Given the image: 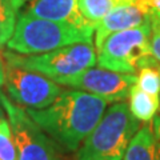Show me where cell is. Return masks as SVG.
<instances>
[{"instance_id": "obj_1", "label": "cell", "mask_w": 160, "mask_h": 160, "mask_svg": "<svg viewBox=\"0 0 160 160\" xmlns=\"http://www.w3.org/2000/svg\"><path fill=\"white\" fill-rule=\"evenodd\" d=\"M107 102L80 89H63L43 109H27L35 123L63 149L78 151L107 109Z\"/></svg>"}, {"instance_id": "obj_2", "label": "cell", "mask_w": 160, "mask_h": 160, "mask_svg": "<svg viewBox=\"0 0 160 160\" xmlns=\"http://www.w3.org/2000/svg\"><path fill=\"white\" fill-rule=\"evenodd\" d=\"M139 129L140 122L131 113L128 103H113L80 144L76 160H123Z\"/></svg>"}, {"instance_id": "obj_3", "label": "cell", "mask_w": 160, "mask_h": 160, "mask_svg": "<svg viewBox=\"0 0 160 160\" xmlns=\"http://www.w3.org/2000/svg\"><path fill=\"white\" fill-rule=\"evenodd\" d=\"M95 28L52 22L22 13L7 46L20 55L46 53L75 43H93Z\"/></svg>"}, {"instance_id": "obj_4", "label": "cell", "mask_w": 160, "mask_h": 160, "mask_svg": "<svg viewBox=\"0 0 160 160\" xmlns=\"http://www.w3.org/2000/svg\"><path fill=\"white\" fill-rule=\"evenodd\" d=\"M151 22L131 29L111 33L96 47L99 67L120 73L138 75L142 68H158L151 55Z\"/></svg>"}, {"instance_id": "obj_5", "label": "cell", "mask_w": 160, "mask_h": 160, "mask_svg": "<svg viewBox=\"0 0 160 160\" xmlns=\"http://www.w3.org/2000/svg\"><path fill=\"white\" fill-rule=\"evenodd\" d=\"M4 59L16 66L35 71L52 79L71 78L96 64V49L93 43H75L46 53L20 55L3 52Z\"/></svg>"}, {"instance_id": "obj_6", "label": "cell", "mask_w": 160, "mask_h": 160, "mask_svg": "<svg viewBox=\"0 0 160 160\" xmlns=\"http://www.w3.org/2000/svg\"><path fill=\"white\" fill-rule=\"evenodd\" d=\"M0 104L7 113L19 160H62L55 142L35 123L26 108L15 104L2 91Z\"/></svg>"}, {"instance_id": "obj_7", "label": "cell", "mask_w": 160, "mask_h": 160, "mask_svg": "<svg viewBox=\"0 0 160 160\" xmlns=\"http://www.w3.org/2000/svg\"><path fill=\"white\" fill-rule=\"evenodd\" d=\"M4 88L15 104L26 109H43L63 92L60 84L44 75L22 68L6 60Z\"/></svg>"}, {"instance_id": "obj_8", "label": "cell", "mask_w": 160, "mask_h": 160, "mask_svg": "<svg viewBox=\"0 0 160 160\" xmlns=\"http://www.w3.org/2000/svg\"><path fill=\"white\" fill-rule=\"evenodd\" d=\"M138 76L131 73H120L102 67H91L82 73L71 78L55 80L60 86L96 95L107 103L124 102L131 88L136 84Z\"/></svg>"}, {"instance_id": "obj_9", "label": "cell", "mask_w": 160, "mask_h": 160, "mask_svg": "<svg viewBox=\"0 0 160 160\" xmlns=\"http://www.w3.org/2000/svg\"><path fill=\"white\" fill-rule=\"evenodd\" d=\"M151 22V12L146 0H133L115 6L95 28L93 42L99 47L111 33L131 29Z\"/></svg>"}, {"instance_id": "obj_10", "label": "cell", "mask_w": 160, "mask_h": 160, "mask_svg": "<svg viewBox=\"0 0 160 160\" xmlns=\"http://www.w3.org/2000/svg\"><path fill=\"white\" fill-rule=\"evenodd\" d=\"M23 13L52 22L69 23L75 26H89L80 13L79 0H32L28 3Z\"/></svg>"}, {"instance_id": "obj_11", "label": "cell", "mask_w": 160, "mask_h": 160, "mask_svg": "<svg viewBox=\"0 0 160 160\" xmlns=\"http://www.w3.org/2000/svg\"><path fill=\"white\" fill-rule=\"evenodd\" d=\"M123 160H160V146L148 124L135 133Z\"/></svg>"}, {"instance_id": "obj_12", "label": "cell", "mask_w": 160, "mask_h": 160, "mask_svg": "<svg viewBox=\"0 0 160 160\" xmlns=\"http://www.w3.org/2000/svg\"><path fill=\"white\" fill-rule=\"evenodd\" d=\"M129 111L136 118L139 122L149 123L156 116L158 111L160 109V96L151 95L140 89L136 84L131 88L128 95Z\"/></svg>"}, {"instance_id": "obj_13", "label": "cell", "mask_w": 160, "mask_h": 160, "mask_svg": "<svg viewBox=\"0 0 160 160\" xmlns=\"http://www.w3.org/2000/svg\"><path fill=\"white\" fill-rule=\"evenodd\" d=\"M128 2H133V0H79V9L89 26L96 28L103 18L115 6Z\"/></svg>"}, {"instance_id": "obj_14", "label": "cell", "mask_w": 160, "mask_h": 160, "mask_svg": "<svg viewBox=\"0 0 160 160\" xmlns=\"http://www.w3.org/2000/svg\"><path fill=\"white\" fill-rule=\"evenodd\" d=\"M18 22V9L12 0H0V48L11 39Z\"/></svg>"}, {"instance_id": "obj_15", "label": "cell", "mask_w": 160, "mask_h": 160, "mask_svg": "<svg viewBox=\"0 0 160 160\" xmlns=\"http://www.w3.org/2000/svg\"><path fill=\"white\" fill-rule=\"evenodd\" d=\"M0 160H19L11 126L4 113H0Z\"/></svg>"}, {"instance_id": "obj_16", "label": "cell", "mask_w": 160, "mask_h": 160, "mask_svg": "<svg viewBox=\"0 0 160 160\" xmlns=\"http://www.w3.org/2000/svg\"><path fill=\"white\" fill-rule=\"evenodd\" d=\"M136 86L144 92L151 95H160V71L158 68L147 67L138 72Z\"/></svg>"}, {"instance_id": "obj_17", "label": "cell", "mask_w": 160, "mask_h": 160, "mask_svg": "<svg viewBox=\"0 0 160 160\" xmlns=\"http://www.w3.org/2000/svg\"><path fill=\"white\" fill-rule=\"evenodd\" d=\"M151 55L152 58L160 63V15L151 16Z\"/></svg>"}, {"instance_id": "obj_18", "label": "cell", "mask_w": 160, "mask_h": 160, "mask_svg": "<svg viewBox=\"0 0 160 160\" xmlns=\"http://www.w3.org/2000/svg\"><path fill=\"white\" fill-rule=\"evenodd\" d=\"M149 12L152 15H160V0H146Z\"/></svg>"}, {"instance_id": "obj_19", "label": "cell", "mask_w": 160, "mask_h": 160, "mask_svg": "<svg viewBox=\"0 0 160 160\" xmlns=\"http://www.w3.org/2000/svg\"><path fill=\"white\" fill-rule=\"evenodd\" d=\"M4 79H6V59L4 55L0 53V87L4 86Z\"/></svg>"}, {"instance_id": "obj_20", "label": "cell", "mask_w": 160, "mask_h": 160, "mask_svg": "<svg viewBox=\"0 0 160 160\" xmlns=\"http://www.w3.org/2000/svg\"><path fill=\"white\" fill-rule=\"evenodd\" d=\"M152 131H153V135L156 138L159 146H160V116H155L153 119V127H152Z\"/></svg>"}, {"instance_id": "obj_21", "label": "cell", "mask_w": 160, "mask_h": 160, "mask_svg": "<svg viewBox=\"0 0 160 160\" xmlns=\"http://www.w3.org/2000/svg\"><path fill=\"white\" fill-rule=\"evenodd\" d=\"M29 2H32V0H12V3H13V6H15V8L19 9L22 8V7H24L26 6V4H28Z\"/></svg>"}, {"instance_id": "obj_22", "label": "cell", "mask_w": 160, "mask_h": 160, "mask_svg": "<svg viewBox=\"0 0 160 160\" xmlns=\"http://www.w3.org/2000/svg\"><path fill=\"white\" fill-rule=\"evenodd\" d=\"M3 111H4V109H3V107H2V104H0V113H3Z\"/></svg>"}, {"instance_id": "obj_23", "label": "cell", "mask_w": 160, "mask_h": 160, "mask_svg": "<svg viewBox=\"0 0 160 160\" xmlns=\"http://www.w3.org/2000/svg\"><path fill=\"white\" fill-rule=\"evenodd\" d=\"M158 69H159V71H160V66H159V67H158Z\"/></svg>"}, {"instance_id": "obj_24", "label": "cell", "mask_w": 160, "mask_h": 160, "mask_svg": "<svg viewBox=\"0 0 160 160\" xmlns=\"http://www.w3.org/2000/svg\"><path fill=\"white\" fill-rule=\"evenodd\" d=\"M159 96H160V95H159Z\"/></svg>"}]
</instances>
